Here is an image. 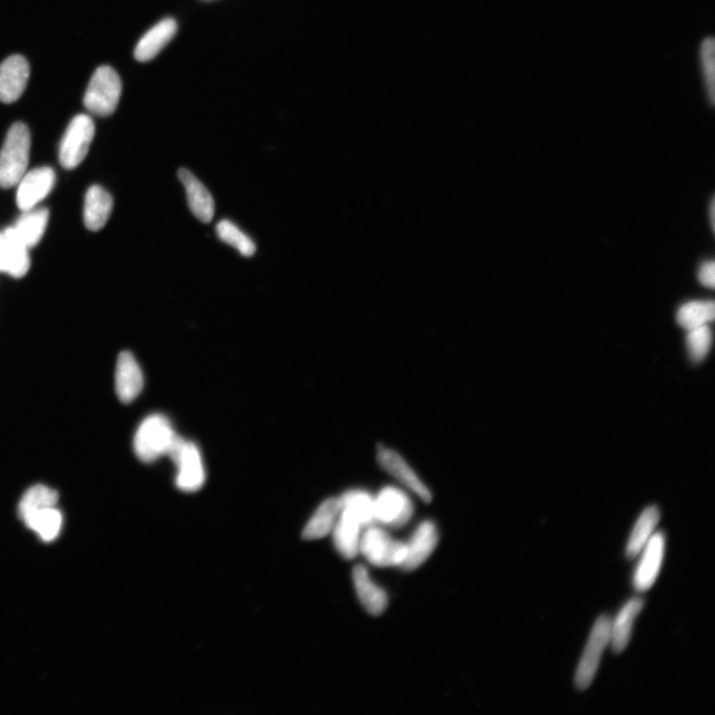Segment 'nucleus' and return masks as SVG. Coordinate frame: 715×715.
Masks as SVG:
<instances>
[{
	"label": "nucleus",
	"mask_w": 715,
	"mask_h": 715,
	"mask_svg": "<svg viewBox=\"0 0 715 715\" xmlns=\"http://www.w3.org/2000/svg\"><path fill=\"white\" fill-rule=\"evenodd\" d=\"M353 580L358 598L365 609L375 616L383 614L387 606L386 593L372 581L365 566H355Z\"/></svg>",
	"instance_id": "21"
},
{
	"label": "nucleus",
	"mask_w": 715,
	"mask_h": 715,
	"mask_svg": "<svg viewBox=\"0 0 715 715\" xmlns=\"http://www.w3.org/2000/svg\"><path fill=\"white\" fill-rule=\"evenodd\" d=\"M49 211L46 208L32 209L23 212L14 226V230L28 248L35 246L46 231Z\"/></svg>",
	"instance_id": "25"
},
{
	"label": "nucleus",
	"mask_w": 715,
	"mask_h": 715,
	"mask_svg": "<svg viewBox=\"0 0 715 715\" xmlns=\"http://www.w3.org/2000/svg\"><path fill=\"white\" fill-rule=\"evenodd\" d=\"M28 250L14 227L0 231V273L14 278L26 275L30 268Z\"/></svg>",
	"instance_id": "12"
},
{
	"label": "nucleus",
	"mask_w": 715,
	"mask_h": 715,
	"mask_svg": "<svg viewBox=\"0 0 715 715\" xmlns=\"http://www.w3.org/2000/svg\"><path fill=\"white\" fill-rule=\"evenodd\" d=\"M413 513L410 497L396 487H385L375 498L376 522L392 528H402L412 519Z\"/></svg>",
	"instance_id": "8"
},
{
	"label": "nucleus",
	"mask_w": 715,
	"mask_h": 715,
	"mask_svg": "<svg viewBox=\"0 0 715 715\" xmlns=\"http://www.w3.org/2000/svg\"><path fill=\"white\" fill-rule=\"evenodd\" d=\"M339 499L341 510L349 512L364 526L376 523L375 498L363 490H351L344 493Z\"/></svg>",
	"instance_id": "26"
},
{
	"label": "nucleus",
	"mask_w": 715,
	"mask_h": 715,
	"mask_svg": "<svg viewBox=\"0 0 715 715\" xmlns=\"http://www.w3.org/2000/svg\"><path fill=\"white\" fill-rule=\"evenodd\" d=\"M712 341L711 330L709 325H704L688 330L687 346L692 359L700 362L708 355Z\"/></svg>",
	"instance_id": "31"
},
{
	"label": "nucleus",
	"mask_w": 715,
	"mask_h": 715,
	"mask_svg": "<svg viewBox=\"0 0 715 715\" xmlns=\"http://www.w3.org/2000/svg\"><path fill=\"white\" fill-rule=\"evenodd\" d=\"M59 500L57 491L45 485H35L27 490L18 505L20 519L33 512L55 506Z\"/></svg>",
	"instance_id": "29"
},
{
	"label": "nucleus",
	"mask_w": 715,
	"mask_h": 715,
	"mask_svg": "<svg viewBox=\"0 0 715 715\" xmlns=\"http://www.w3.org/2000/svg\"><path fill=\"white\" fill-rule=\"evenodd\" d=\"M22 520L46 543L55 541L62 531L63 515L56 506L29 514Z\"/></svg>",
	"instance_id": "24"
},
{
	"label": "nucleus",
	"mask_w": 715,
	"mask_h": 715,
	"mask_svg": "<svg viewBox=\"0 0 715 715\" xmlns=\"http://www.w3.org/2000/svg\"><path fill=\"white\" fill-rule=\"evenodd\" d=\"M95 136V124L87 115L76 116L68 125L59 148V161L66 169H74L86 158Z\"/></svg>",
	"instance_id": "7"
},
{
	"label": "nucleus",
	"mask_w": 715,
	"mask_h": 715,
	"mask_svg": "<svg viewBox=\"0 0 715 715\" xmlns=\"http://www.w3.org/2000/svg\"><path fill=\"white\" fill-rule=\"evenodd\" d=\"M644 608L640 598H633L626 602L621 610L611 621L610 645L615 654H621L630 643L634 623Z\"/></svg>",
	"instance_id": "17"
},
{
	"label": "nucleus",
	"mask_w": 715,
	"mask_h": 715,
	"mask_svg": "<svg viewBox=\"0 0 715 715\" xmlns=\"http://www.w3.org/2000/svg\"><path fill=\"white\" fill-rule=\"evenodd\" d=\"M32 136L26 125L16 123L10 127L0 151V187L16 186L26 173Z\"/></svg>",
	"instance_id": "1"
},
{
	"label": "nucleus",
	"mask_w": 715,
	"mask_h": 715,
	"mask_svg": "<svg viewBox=\"0 0 715 715\" xmlns=\"http://www.w3.org/2000/svg\"><path fill=\"white\" fill-rule=\"evenodd\" d=\"M114 199L106 189L94 185L88 189L84 205V222L89 231L102 230L113 212Z\"/></svg>",
	"instance_id": "18"
},
{
	"label": "nucleus",
	"mask_w": 715,
	"mask_h": 715,
	"mask_svg": "<svg viewBox=\"0 0 715 715\" xmlns=\"http://www.w3.org/2000/svg\"><path fill=\"white\" fill-rule=\"evenodd\" d=\"M611 621L608 615H601L593 626L574 677L575 687L580 692L590 687L598 673L603 653L610 644Z\"/></svg>",
	"instance_id": "4"
},
{
	"label": "nucleus",
	"mask_w": 715,
	"mask_h": 715,
	"mask_svg": "<svg viewBox=\"0 0 715 715\" xmlns=\"http://www.w3.org/2000/svg\"><path fill=\"white\" fill-rule=\"evenodd\" d=\"M665 548V538L662 532L654 533L644 546L641 559L633 576L634 589L639 592L649 590L661 571Z\"/></svg>",
	"instance_id": "10"
},
{
	"label": "nucleus",
	"mask_w": 715,
	"mask_h": 715,
	"mask_svg": "<svg viewBox=\"0 0 715 715\" xmlns=\"http://www.w3.org/2000/svg\"><path fill=\"white\" fill-rule=\"evenodd\" d=\"M660 519L661 514L657 506H650L642 512L634 525L627 546H626V556L629 560L637 558L644 546L652 538Z\"/></svg>",
	"instance_id": "23"
},
{
	"label": "nucleus",
	"mask_w": 715,
	"mask_h": 715,
	"mask_svg": "<svg viewBox=\"0 0 715 715\" xmlns=\"http://www.w3.org/2000/svg\"><path fill=\"white\" fill-rule=\"evenodd\" d=\"M700 67L705 98L710 107L715 105V40L712 36L701 40L699 50Z\"/></svg>",
	"instance_id": "27"
},
{
	"label": "nucleus",
	"mask_w": 715,
	"mask_h": 715,
	"mask_svg": "<svg viewBox=\"0 0 715 715\" xmlns=\"http://www.w3.org/2000/svg\"><path fill=\"white\" fill-rule=\"evenodd\" d=\"M376 460L384 470L395 477L397 481L414 493L423 502H432V496L431 491L399 453L380 445L377 447Z\"/></svg>",
	"instance_id": "11"
},
{
	"label": "nucleus",
	"mask_w": 715,
	"mask_h": 715,
	"mask_svg": "<svg viewBox=\"0 0 715 715\" xmlns=\"http://www.w3.org/2000/svg\"><path fill=\"white\" fill-rule=\"evenodd\" d=\"M178 178L185 188L188 205L193 215L202 223H210L215 215V202L211 193L188 169H179Z\"/></svg>",
	"instance_id": "16"
},
{
	"label": "nucleus",
	"mask_w": 715,
	"mask_h": 715,
	"mask_svg": "<svg viewBox=\"0 0 715 715\" xmlns=\"http://www.w3.org/2000/svg\"><path fill=\"white\" fill-rule=\"evenodd\" d=\"M177 32V23L172 18L163 19L139 40L135 56L139 62L153 59L171 42Z\"/></svg>",
	"instance_id": "20"
},
{
	"label": "nucleus",
	"mask_w": 715,
	"mask_h": 715,
	"mask_svg": "<svg viewBox=\"0 0 715 715\" xmlns=\"http://www.w3.org/2000/svg\"><path fill=\"white\" fill-rule=\"evenodd\" d=\"M699 281L704 286L713 288L715 284V264L712 261L703 263L699 270Z\"/></svg>",
	"instance_id": "32"
},
{
	"label": "nucleus",
	"mask_w": 715,
	"mask_h": 715,
	"mask_svg": "<svg viewBox=\"0 0 715 715\" xmlns=\"http://www.w3.org/2000/svg\"><path fill=\"white\" fill-rule=\"evenodd\" d=\"M115 381L117 397L124 404L132 403L142 393L144 376L132 353L125 351L119 354Z\"/></svg>",
	"instance_id": "14"
},
{
	"label": "nucleus",
	"mask_w": 715,
	"mask_h": 715,
	"mask_svg": "<svg viewBox=\"0 0 715 715\" xmlns=\"http://www.w3.org/2000/svg\"><path fill=\"white\" fill-rule=\"evenodd\" d=\"M168 456L174 461L178 472L176 486L186 493H194L202 488L206 481V473L202 456L198 447L187 441L181 435L177 436Z\"/></svg>",
	"instance_id": "5"
},
{
	"label": "nucleus",
	"mask_w": 715,
	"mask_h": 715,
	"mask_svg": "<svg viewBox=\"0 0 715 715\" xmlns=\"http://www.w3.org/2000/svg\"><path fill=\"white\" fill-rule=\"evenodd\" d=\"M714 315L713 302H690L679 308L677 321L684 330H691L693 328L709 325L714 320Z\"/></svg>",
	"instance_id": "28"
},
{
	"label": "nucleus",
	"mask_w": 715,
	"mask_h": 715,
	"mask_svg": "<svg viewBox=\"0 0 715 715\" xmlns=\"http://www.w3.org/2000/svg\"><path fill=\"white\" fill-rule=\"evenodd\" d=\"M710 207H711L710 208L711 225H712V228H714V202L713 201L711 202Z\"/></svg>",
	"instance_id": "33"
},
{
	"label": "nucleus",
	"mask_w": 715,
	"mask_h": 715,
	"mask_svg": "<svg viewBox=\"0 0 715 715\" xmlns=\"http://www.w3.org/2000/svg\"><path fill=\"white\" fill-rule=\"evenodd\" d=\"M216 233L222 242L233 246L244 256H253L256 252V246L252 238L231 221L218 222L216 226Z\"/></svg>",
	"instance_id": "30"
},
{
	"label": "nucleus",
	"mask_w": 715,
	"mask_h": 715,
	"mask_svg": "<svg viewBox=\"0 0 715 715\" xmlns=\"http://www.w3.org/2000/svg\"><path fill=\"white\" fill-rule=\"evenodd\" d=\"M341 511L339 499L325 500L307 523L302 533L304 540L313 541L324 538L332 533Z\"/></svg>",
	"instance_id": "22"
},
{
	"label": "nucleus",
	"mask_w": 715,
	"mask_h": 715,
	"mask_svg": "<svg viewBox=\"0 0 715 715\" xmlns=\"http://www.w3.org/2000/svg\"><path fill=\"white\" fill-rule=\"evenodd\" d=\"M123 91L122 79L112 67L96 70L84 96V106L89 113L108 116L115 113Z\"/></svg>",
	"instance_id": "3"
},
{
	"label": "nucleus",
	"mask_w": 715,
	"mask_h": 715,
	"mask_svg": "<svg viewBox=\"0 0 715 715\" xmlns=\"http://www.w3.org/2000/svg\"><path fill=\"white\" fill-rule=\"evenodd\" d=\"M56 175L52 168L39 167L25 173L17 183L16 202L23 212L32 210L52 191Z\"/></svg>",
	"instance_id": "9"
},
{
	"label": "nucleus",
	"mask_w": 715,
	"mask_h": 715,
	"mask_svg": "<svg viewBox=\"0 0 715 715\" xmlns=\"http://www.w3.org/2000/svg\"><path fill=\"white\" fill-rule=\"evenodd\" d=\"M30 76L27 60L22 55L8 57L0 64V101L13 104L23 96Z\"/></svg>",
	"instance_id": "13"
},
{
	"label": "nucleus",
	"mask_w": 715,
	"mask_h": 715,
	"mask_svg": "<svg viewBox=\"0 0 715 715\" xmlns=\"http://www.w3.org/2000/svg\"><path fill=\"white\" fill-rule=\"evenodd\" d=\"M177 436L165 415H149L136 431L134 442L135 454L144 462H153L168 455Z\"/></svg>",
	"instance_id": "2"
},
{
	"label": "nucleus",
	"mask_w": 715,
	"mask_h": 715,
	"mask_svg": "<svg viewBox=\"0 0 715 715\" xmlns=\"http://www.w3.org/2000/svg\"><path fill=\"white\" fill-rule=\"evenodd\" d=\"M437 543L439 533L435 525L432 521L422 522L406 543L405 559L400 568L407 571L420 568L430 558Z\"/></svg>",
	"instance_id": "15"
},
{
	"label": "nucleus",
	"mask_w": 715,
	"mask_h": 715,
	"mask_svg": "<svg viewBox=\"0 0 715 715\" xmlns=\"http://www.w3.org/2000/svg\"><path fill=\"white\" fill-rule=\"evenodd\" d=\"M360 552L370 563L379 568L401 566L406 555V543L396 541L374 525L361 535Z\"/></svg>",
	"instance_id": "6"
},
{
	"label": "nucleus",
	"mask_w": 715,
	"mask_h": 715,
	"mask_svg": "<svg viewBox=\"0 0 715 715\" xmlns=\"http://www.w3.org/2000/svg\"><path fill=\"white\" fill-rule=\"evenodd\" d=\"M362 525L349 512L341 510L332 531L336 549L347 560L360 552Z\"/></svg>",
	"instance_id": "19"
}]
</instances>
